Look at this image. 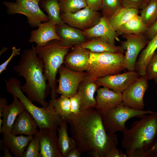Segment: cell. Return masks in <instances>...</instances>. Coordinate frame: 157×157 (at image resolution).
Masks as SVG:
<instances>
[{
	"mask_svg": "<svg viewBox=\"0 0 157 157\" xmlns=\"http://www.w3.org/2000/svg\"><path fill=\"white\" fill-rule=\"evenodd\" d=\"M125 40L121 44L124 50V64L128 71H134L137 58L147 45L149 39L145 34H123Z\"/></svg>",
	"mask_w": 157,
	"mask_h": 157,
	"instance_id": "9",
	"label": "cell"
},
{
	"mask_svg": "<svg viewBox=\"0 0 157 157\" xmlns=\"http://www.w3.org/2000/svg\"><path fill=\"white\" fill-rule=\"evenodd\" d=\"M124 154L117 147L113 149L108 154L107 157H126Z\"/></svg>",
	"mask_w": 157,
	"mask_h": 157,
	"instance_id": "41",
	"label": "cell"
},
{
	"mask_svg": "<svg viewBox=\"0 0 157 157\" xmlns=\"http://www.w3.org/2000/svg\"><path fill=\"white\" fill-rule=\"evenodd\" d=\"M148 29L140 16L138 15L119 27L116 31L117 34H145Z\"/></svg>",
	"mask_w": 157,
	"mask_h": 157,
	"instance_id": "28",
	"label": "cell"
},
{
	"mask_svg": "<svg viewBox=\"0 0 157 157\" xmlns=\"http://www.w3.org/2000/svg\"><path fill=\"white\" fill-rule=\"evenodd\" d=\"M56 26L55 22L51 20L41 23L37 29L31 31L28 42L35 43L37 47H42L50 41L61 40L56 33Z\"/></svg>",
	"mask_w": 157,
	"mask_h": 157,
	"instance_id": "16",
	"label": "cell"
},
{
	"mask_svg": "<svg viewBox=\"0 0 157 157\" xmlns=\"http://www.w3.org/2000/svg\"><path fill=\"white\" fill-rule=\"evenodd\" d=\"M148 79L145 76H140L122 93V104L139 110L144 108V97L147 90Z\"/></svg>",
	"mask_w": 157,
	"mask_h": 157,
	"instance_id": "11",
	"label": "cell"
},
{
	"mask_svg": "<svg viewBox=\"0 0 157 157\" xmlns=\"http://www.w3.org/2000/svg\"><path fill=\"white\" fill-rule=\"evenodd\" d=\"M38 126L35 120L26 110L17 117L11 133L15 135H25L34 136L38 131Z\"/></svg>",
	"mask_w": 157,
	"mask_h": 157,
	"instance_id": "22",
	"label": "cell"
},
{
	"mask_svg": "<svg viewBox=\"0 0 157 157\" xmlns=\"http://www.w3.org/2000/svg\"><path fill=\"white\" fill-rule=\"evenodd\" d=\"M17 75L23 77L26 82L21 89L32 101L46 107L49 103L45 101L51 89L44 74V65L38 56L34 44L24 50L17 65L13 68Z\"/></svg>",
	"mask_w": 157,
	"mask_h": 157,
	"instance_id": "2",
	"label": "cell"
},
{
	"mask_svg": "<svg viewBox=\"0 0 157 157\" xmlns=\"http://www.w3.org/2000/svg\"><path fill=\"white\" fill-rule=\"evenodd\" d=\"M7 100L4 98L0 99V118L2 117V113L5 106L7 105Z\"/></svg>",
	"mask_w": 157,
	"mask_h": 157,
	"instance_id": "43",
	"label": "cell"
},
{
	"mask_svg": "<svg viewBox=\"0 0 157 157\" xmlns=\"http://www.w3.org/2000/svg\"><path fill=\"white\" fill-rule=\"evenodd\" d=\"M66 122L69 125L70 133L77 148L81 153L95 151L100 157H107L110 151L117 147V135L107 133L102 117L95 108L72 115Z\"/></svg>",
	"mask_w": 157,
	"mask_h": 157,
	"instance_id": "1",
	"label": "cell"
},
{
	"mask_svg": "<svg viewBox=\"0 0 157 157\" xmlns=\"http://www.w3.org/2000/svg\"><path fill=\"white\" fill-rule=\"evenodd\" d=\"M97 92L95 109L102 116L122 104V93L115 92L105 86L98 88Z\"/></svg>",
	"mask_w": 157,
	"mask_h": 157,
	"instance_id": "15",
	"label": "cell"
},
{
	"mask_svg": "<svg viewBox=\"0 0 157 157\" xmlns=\"http://www.w3.org/2000/svg\"><path fill=\"white\" fill-rule=\"evenodd\" d=\"M122 53L105 52L101 53L90 51L89 65L86 71L92 80L121 72L126 69Z\"/></svg>",
	"mask_w": 157,
	"mask_h": 157,
	"instance_id": "6",
	"label": "cell"
},
{
	"mask_svg": "<svg viewBox=\"0 0 157 157\" xmlns=\"http://www.w3.org/2000/svg\"><path fill=\"white\" fill-rule=\"evenodd\" d=\"M139 10L122 6L108 18L113 28L116 31L134 16L138 15Z\"/></svg>",
	"mask_w": 157,
	"mask_h": 157,
	"instance_id": "27",
	"label": "cell"
},
{
	"mask_svg": "<svg viewBox=\"0 0 157 157\" xmlns=\"http://www.w3.org/2000/svg\"><path fill=\"white\" fill-rule=\"evenodd\" d=\"M122 6L141 10L146 6L150 0H120Z\"/></svg>",
	"mask_w": 157,
	"mask_h": 157,
	"instance_id": "36",
	"label": "cell"
},
{
	"mask_svg": "<svg viewBox=\"0 0 157 157\" xmlns=\"http://www.w3.org/2000/svg\"><path fill=\"white\" fill-rule=\"evenodd\" d=\"M122 6L120 0H102L103 16L108 18Z\"/></svg>",
	"mask_w": 157,
	"mask_h": 157,
	"instance_id": "33",
	"label": "cell"
},
{
	"mask_svg": "<svg viewBox=\"0 0 157 157\" xmlns=\"http://www.w3.org/2000/svg\"><path fill=\"white\" fill-rule=\"evenodd\" d=\"M150 157H157V151L151 155Z\"/></svg>",
	"mask_w": 157,
	"mask_h": 157,
	"instance_id": "47",
	"label": "cell"
},
{
	"mask_svg": "<svg viewBox=\"0 0 157 157\" xmlns=\"http://www.w3.org/2000/svg\"><path fill=\"white\" fill-rule=\"evenodd\" d=\"M53 40L42 47H35L36 52L44 65V74L51 89V99L56 98V76L71 46L62 45L59 40Z\"/></svg>",
	"mask_w": 157,
	"mask_h": 157,
	"instance_id": "5",
	"label": "cell"
},
{
	"mask_svg": "<svg viewBox=\"0 0 157 157\" xmlns=\"http://www.w3.org/2000/svg\"><path fill=\"white\" fill-rule=\"evenodd\" d=\"M2 146L3 151L4 153L3 157H13L9 151V149L3 143Z\"/></svg>",
	"mask_w": 157,
	"mask_h": 157,
	"instance_id": "45",
	"label": "cell"
},
{
	"mask_svg": "<svg viewBox=\"0 0 157 157\" xmlns=\"http://www.w3.org/2000/svg\"><path fill=\"white\" fill-rule=\"evenodd\" d=\"M101 17L98 11L93 10L87 6L75 12L60 14V17L64 23L83 30L94 26L99 22Z\"/></svg>",
	"mask_w": 157,
	"mask_h": 157,
	"instance_id": "12",
	"label": "cell"
},
{
	"mask_svg": "<svg viewBox=\"0 0 157 157\" xmlns=\"http://www.w3.org/2000/svg\"><path fill=\"white\" fill-rule=\"evenodd\" d=\"M12 53L9 58L4 63L0 65V74L6 70L7 67L13 58L20 53V49H17L15 47L12 48Z\"/></svg>",
	"mask_w": 157,
	"mask_h": 157,
	"instance_id": "38",
	"label": "cell"
},
{
	"mask_svg": "<svg viewBox=\"0 0 157 157\" xmlns=\"http://www.w3.org/2000/svg\"><path fill=\"white\" fill-rule=\"evenodd\" d=\"M157 151V140L149 150L147 153V157H149Z\"/></svg>",
	"mask_w": 157,
	"mask_h": 157,
	"instance_id": "44",
	"label": "cell"
},
{
	"mask_svg": "<svg viewBox=\"0 0 157 157\" xmlns=\"http://www.w3.org/2000/svg\"><path fill=\"white\" fill-rule=\"evenodd\" d=\"M56 32L61 39V45L65 46L79 45L88 41L83 31L65 23L56 25Z\"/></svg>",
	"mask_w": 157,
	"mask_h": 157,
	"instance_id": "19",
	"label": "cell"
},
{
	"mask_svg": "<svg viewBox=\"0 0 157 157\" xmlns=\"http://www.w3.org/2000/svg\"><path fill=\"white\" fill-rule=\"evenodd\" d=\"M71 110L72 115L78 114L81 111L80 110L81 100L78 94H77L70 98Z\"/></svg>",
	"mask_w": 157,
	"mask_h": 157,
	"instance_id": "37",
	"label": "cell"
},
{
	"mask_svg": "<svg viewBox=\"0 0 157 157\" xmlns=\"http://www.w3.org/2000/svg\"><path fill=\"white\" fill-rule=\"evenodd\" d=\"M156 112L150 110H136L125 106L122 104L102 116V120L107 133L112 135L118 131L122 132L126 129L127 128L125 124L128 119L134 117L141 118L145 115Z\"/></svg>",
	"mask_w": 157,
	"mask_h": 157,
	"instance_id": "7",
	"label": "cell"
},
{
	"mask_svg": "<svg viewBox=\"0 0 157 157\" xmlns=\"http://www.w3.org/2000/svg\"><path fill=\"white\" fill-rule=\"evenodd\" d=\"M61 14L74 13L86 7L85 0H59Z\"/></svg>",
	"mask_w": 157,
	"mask_h": 157,
	"instance_id": "32",
	"label": "cell"
},
{
	"mask_svg": "<svg viewBox=\"0 0 157 157\" xmlns=\"http://www.w3.org/2000/svg\"><path fill=\"white\" fill-rule=\"evenodd\" d=\"M157 33V19L153 24L149 28L145 34L149 40Z\"/></svg>",
	"mask_w": 157,
	"mask_h": 157,
	"instance_id": "40",
	"label": "cell"
},
{
	"mask_svg": "<svg viewBox=\"0 0 157 157\" xmlns=\"http://www.w3.org/2000/svg\"><path fill=\"white\" fill-rule=\"evenodd\" d=\"M7 92L19 98L24 105L26 110L32 116L41 128L57 129L63 120L53 106L49 103L46 107H39L34 105L22 91L21 83L17 78L11 77L5 80Z\"/></svg>",
	"mask_w": 157,
	"mask_h": 157,
	"instance_id": "4",
	"label": "cell"
},
{
	"mask_svg": "<svg viewBox=\"0 0 157 157\" xmlns=\"http://www.w3.org/2000/svg\"><path fill=\"white\" fill-rule=\"evenodd\" d=\"M39 5L40 8L47 13L49 20L53 21L56 25L65 23L60 17L59 0H40Z\"/></svg>",
	"mask_w": 157,
	"mask_h": 157,
	"instance_id": "29",
	"label": "cell"
},
{
	"mask_svg": "<svg viewBox=\"0 0 157 157\" xmlns=\"http://www.w3.org/2000/svg\"><path fill=\"white\" fill-rule=\"evenodd\" d=\"M58 72L59 76L56 93L69 98L77 94L79 84L87 75L86 72L74 71L62 65Z\"/></svg>",
	"mask_w": 157,
	"mask_h": 157,
	"instance_id": "10",
	"label": "cell"
},
{
	"mask_svg": "<svg viewBox=\"0 0 157 157\" xmlns=\"http://www.w3.org/2000/svg\"><path fill=\"white\" fill-rule=\"evenodd\" d=\"M81 153L76 147L68 153L66 157H80Z\"/></svg>",
	"mask_w": 157,
	"mask_h": 157,
	"instance_id": "42",
	"label": "cell"
},
{
	"mask_svg": "<svg viewBox=\"0 0 157 157\" xmlns=\"http://www.w3.org/2000/svg\"><path fill=\"white\" fill-rule=\"evenodd\" d=\"M40 150L39 141L35 134L25 151L23 157H39Z\"/></svg>",
	"mask_w": 157,
	"mask_h": 157,
	"instance_id": "34",
	"label": "cell"
},
{
	"mask_svg": "<svg viewBox=\"0 0 157 157\" xmlns=\"http://www.w3.org/2000/svg\"><path fill=\"white\" fill-rule=\"evenodd\" d=\"M39 129L36 134L40 145L39 157H62L58 142L57 129Z\"/></svg>",
	"mask_w": 157,
	"mask_h": 157,
	"instance_id": "14",
	"label": "cell"
},
{
	"mask_svg": "<svg viewBox=\"0 0 157 157\" xmlns=\"http://www.w3.org/2000/svg\"><path fill=\"white\" fill-rule=\"evenodd\" d=\"M67 123L63 120L57 129L58 133V140L62 157H66L68 153L76 147L75 142L68 134Z\"/></svg>",
	"mask_w": 157,
	"mask_h": 157,
	"instance_id": "26",
	"label": "cell"
},
{
	"mask_svg": "<svg viewBox=\"0 0 157 157\" xmlns=\"http://www.w3.org/2000/svg\"><path fill=\"white\" fill-rule=\"evenodd\" d=\"M15 2L4 1L3 4L6 7L8 15L21 14L27 18L28 25L32 28L38 27L42 22L49 20L40 8L39 2L40 0H15Z\"/></svg>",
	"mask_w": 157,
	"mask_h": 157,
	"instance_id": "8",
	"label": "cell"
},
{
	"mask_svg": "<svg viewBox=\"0 0 157 157\" xmlns=\"http://www.w3.org/2000/svg\"><path fill=\"white\" fill-rule=\"evenodd\" d=\"M145 76L148 80L157 78V52L155 53L148 63Z\"/></svg>",
	"mask_w": 157,
	"mask_h": 157,
	"instance_id": "35",
	"label": "cell"
},
{
	"mask_svg": "<svg viewBox=\"0 0 157 157\" xmlns=\"http://www.w3.org/2000/svg\"><path fill=\"white\" fill-rule=\"evenodd\" d=\"M122 132V148L128 157H147L157 140V112L146 114Z\"/></svg>",
	"mask_w": 157,
	"mask_h": 157,
	"instance_id": "3",
	"label": "cell"
},
{
	"mask_svg": "<svg viewBox=\"0 0 157 157\" xmlns=\"http://www.w3.org/2000/svg\"><path fill=\"white\" fill-rule=\"evenodd\" d=\"M63 120L66 121L72 115L70 98L61 95L58 98L49 101Z\"/></svg>",
	"mask_w": 157,
	"mask_h": 157,
	"instance_id": "30",
	"label": "cell"
},
{
	"mask_svg": "<svg viewBox=\"0 0 157 157\" xmlns=\"http://www.w3.org/2000/svg\"><path fill=\"white\" fill-rule=\"evenodd\" d=\"M157 49V33L148 41L136 61L135 70L140 76H145L147 65Z\"/></svg>",
	"mask_w": 157,
	"mask_h": 157,
	"instance_id": "24",
	"label": "cell"
},
{
	"mask_svg": "<svg viewBox=\"0 0 157 157\" xmlns=\"http://www.w3.org/2000/svg\"><path fill=\"white\" fill-rule=\"evenodd\" d=\"M87 153L88 155L90 156L94 157H100L99 153L95 151H92L88 152Z\"/></svg>",
	"mask_w": 157,
	"mask_h": 157,
	"instance_id": "46",
	"label": "cell"
},
{
	"mask_svg": "<svg viewBox=\"0 0 157 157\" xmlns=\"http://www.w3.org/2000/svg\"><path fill=\"white\" fill-rule=\"evenodd\" d=\"M90 51L80 45L75 46L65 57V66L74 71H86L89 65Z\"/></svg>",
	"mask_w": 157,
	"mask_h": 157,
	"instance_id": "17",
	"label": "cell"
},
{
	"mask_svg": "<svg viewBox=\"0 0 157 157\" xmlns=\"http://www.w3.org/2000/svg\"><path fill=\"white\" fill-rule=\"evenodd\" d=\"M87 6L96 11L101 10L102 0H85Z\"/></svg>",
	"mask_w": 157,
	"mask_h": 157,
	"instance_id": "39",
	"label": "cell"
},
{
	"mask_svg": "<svg viewBox=\"0 0 157 157\" xmlns=\"http://www.w3.org/2000/svg\"><path fill=\"white\" fill-rule=\"evenodd\" d=\"M13 96V100L12 102L5 106L2 113L3 123L0 133L3 134L11 133L17 117L26 110L21 101L16 96Z\"/></svg>",
	"mask_w": 157,
	"mask_h": 157,
	"instance_id": "21",
	"label": "cell"
},
{
	"mask_svg": "<svg viewBox=\"0 0 157 157\" xmlns=\"http://www.w3.org/2000/svg\"><path fill=\"white\" fill-rule=\"evenodd\" d=\"M98 87L95 81L91 79L87 75L80 83L77 93L80 98L81 111L95 108L96 101L94 94Z\"/></svg>",
	"mask_w": 157,
	"mask_h": 157,
	"instance_id": "20",
	"label": "cell"
},
{
	"mask_svg": "<svg viewBox=\"0 0 157 157\" xmlns=\"http://www.w3.org/2000/svg\"><path fill=\"white\" fill-rule=\"evenodd\" d=\"M33 136H24L23 135H15L10 133L3 134L2 142L16 157H23L26 148Z\"/></svg>",
	"mask_w": 157,
	"mask_h": 157,
	"instance_id": "23",
	"label": "cell"
},
{
	"mask_svg": "<svg viewBox=\"0 0 157 157\" xmlns=\"http://www.w3.org/2000/svg\"><path fill=\"white\" fill-rule=\"evenodd\" d=\"M82 31L88 39L100 37L105 39L111 45H115V41L117 39V32L111 25L108 18L105 16H103L99 22L94 26Z\"/></svg>",
	"mask_w": 157,
	"mask_h": 157,
	"instance_id": "18",
	"label": "cell"
},
{
	"mask_svg": "<svg viewBox=\"0 0 157 157\" xmlns=\"http://www.w3.org/2000/svg\"><path fill=\"white\" fill-rule=\"evenodd\" d=\"M79 45L92 52L101 53L110 52L123 53L124 52V50L121 45H112L105 39L100 37L93 38L92 40Z\"/></svg>",
	"mask_w": 157,
	"mask_h": 157,
	"instance_id": "25",
	"label": "cell"
},
{
	"mask_svg": "<svg viewBox=\"0 0 157 157\" xmlns=\"http://www.w3.org/2000/svg\"><path fill=\"white\" fill-rule=\"evenodd\" d=\"M140 12L143 23L148 29L157 19V0H150L148 4Z\"/></svg>",
	"mask_w": 157,
	"mask_h": 157,
	"instance_id": "31",
	"label": "cell"
},
{
	"mask_svg": "<svg viewBox=\"0 0 157 157\" xmlns=\"http://www.w3.org/2000/svg\"><path fill=\"white\" fill-rule=\"evenodd\" d=\"M140 76L135 70L128 71L122 73L108 75L95 81L99 87H106L115 92L122 93Z\"/></svg>",
	"mask_w": 157,
	"mask_h": 157,
	"instance_id": "13",
	"label": "cell"
},
{
	"mask_svg": "<svg viewBox=\"0 0 157 157\" xmlns=\"http://www.w3.org/2000/svg\"><path fill=\"white\" fill-rule=\"evenodd\" d=\"M154 80L155 81L156 83V84H157V78L154 79Z\"/></svg>",
	"mask_w": 157,
	"mask_h": 157,
	"instance_id": "48",
	"label": "cell"
}]
</instances>
